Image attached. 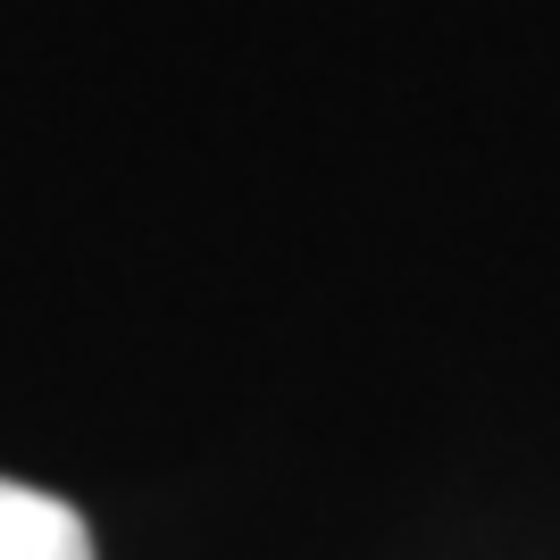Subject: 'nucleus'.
Returning a JSON list of instances; mask_svg holds the SVG:
<instances>
[{"instance_id": "obj_1", "label": "nucleus", "mask_w": 560, "mask_h": 560, "mask_svg": "<svg viewBox=\"0 0 560 560\" xmlns=\"http://www.w3.org/2000/svg\"><path fill=\"white\" fill-rule=\"evenodd\" d=\"M0 560H93V527L75 502L0 477Z\"/></svg>"}]
</instances>
